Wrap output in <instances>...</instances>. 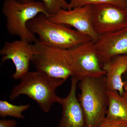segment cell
I'll return each mask as SVG.
<instances>
[{"label":"cell","mask_w":127,"mask_h":127,"mask_svg":"<svg viewBox=\"0 0 127 127\" xmlns=\"http://www.w3.org/2000/svg\"><path fill=\"white\" fill-rule=\"evenodd\" d=\"M20 80L12 91L10 99L14 100L20 95H27L45 112L50 111L54 103H59L61 97L57 95L56 90L66 80L51 77L37 71H29Z\"/></svg>","instance_id":"6da1fadb"},{"label":"cell","mask_w":127,"mask_h":127,"mask_svg":"<svg viewBox=\"0 0 127 127\" xmlns=\"http://www.w3.org/2000/svg\"><path fill=\"white\" fill-rule=\"evenodd\" d=\"M78 100L85 117L86 127H98L106 117L109 104L105 76L86 77L79 81Z\"/></svg>","instance_id":"7a4b0ae2"},{"label":"cell","mask_w":127,"mask_h":127,"mask_svg":"<svg viewBox=\"0 0 127 127\" xmlns=\"http://www.w3.org/2000/svg\"><path fill=\"white\" fill-rule=\"evenodd\" d=\"M27 26L30 31L39 36L41 43L53 47L69 50L92 40L70 27L52 22L42 14L31 20Z\"/></svg>","instance_id":"3957f363"},{"label":"cell","mask_w":127,"mask_h":127,"mask_svg":"<svg viewBox=\"0 0 127 127\" xmlns=\"http://www.w3.org/2000/svg\"><path fill=\"white\" fill-rule=\"evenodd\" d=\"M2 12L6 18V28L9 34L30 43L37 40L27 27L30 21L40 14L49 17L42 1L32 0L21 2L18 0H5Z\"/></svg>","instance_id":"277c9868"},{"label":"cell","mask_w":127,"mask_h":127,"mask_svg":"<svg viewBox=\"0 0 127 127\" xmlns=\"http://www.w3.org/2000/svg\"><path fill=\"white\" fill-rule=\"evenodd\" d=\"M33 47L31 62L36 71L51 77L65 80L73 76L69 50L46 45L38 39Z\"/></svg>","instance_id":"5b68a950"},{"label":"cell","mask_w":127,"mask_h":127,"mask_svg":"<svg viewBox=\"0 0 127 127\" xmlns=\"http://www.w3.org/2000/svg\"><path fill=\"white\" fill-rule=\"evenodd\" d=\"M68 50L73 76L79 81L84 78L105 75L103 63L95 50L93 41L82 43Z\"/></svg>","instance_id":"8992f818"},{"label":"cell","mask_w":127,"mask_h":127,"mask_svg":"<svg viewBox=\"0 0 127 127\" xmlns=\"http://www.w3.org/2000/svg\"><path fill=\"white\" fill-rule=\"evenodd\" d=\"M92 23L99 35L121 31L127 28V10L112 4L93 5Z\"/></svg>","instance_id":"52a82bcc"},{"label":"cell","mask_w":127,"mask_h":127,"mask_svg":"<svg viewBox=\"0 0 127 127\" xmlns=\"http://www.w3.org/2000/svg\"><path fill=\"white\" fill-rule=\"evenodd\" d=\"M93 5L76 7L71 10L61 9L56 14L47 17L53 23L62 24L75 28L86 35L95 42L100 35L95 31L93 25Z\"/></svg>","instance_id":"ba28073f"},{"label":"cell","mask_w":127,"mask_h":127,"mask_svg":"<svg viewBox=\"0 0 127 127\" xmlns=\"http://www.w3.org/2000/svg\"><path fill=\"white\" fill-rule=\"evenodd\" d=\"M33 54V44L21 39L6 42L0 51L1 63L8 60L13 62L15 71L12 77L15 80L20 79L29 71Z\"/></svg>","instance_id":"9c48e42d"},{"label":"cell","mask_w":127,"mask_h":127,"mask_svg":"<svg viewBox=\"0 0 127 127\" xmlns=\"http://www.w3.org/2000/svg\"><path fill=\"white\" fill-rule=\"evenodd\" d=\"M79 80L72 77L71 89L68 95L59 102L62 107V114L58 127H86L85 117L76 95Z\"/></svg>","instance_id":"30bf717a"},{"label":"cell","mask_w":127,"mask_h":127,"mask_svg":"<svg viewBox=\"0 0 127 127\" xmlns=\"http://www.w3.org/2000/svg\"><path fill=\"white\" fill-rule=\"evenodd\" d=\"M94 45L103 64L115 57L127 55V28L100 35Z\"/></svg>","instance_id":"8fae6325"},{"label":"cell","mask_w":127,"mask_h":127,"mask_svg":"<svg viewBox=\"0 0 127 127\" xmlns=\"http://www.w3.org/2000/svg\"><path fill=\"white\" fill-rule=\"evenodd\" d=\"M103 68L106 73L105 82L108 91H118L123 96L125 82L122 76L127 71V55L113 58L104 63Z\"/></svg>","instance_id":"7c38bea8"},{"label":"cell","mask_w":127,"mask_h":127,"mask_svg":"<svg viewBox=\"0 0 127 127\" xmlns=\"http://www.w3.org/2000/svg\"><path fill=\"white\" fill-rule=\"evenodd\" d=\"M108 96L107 117L127 122V98L117 91H108Z\"/></svg>","instance_id":"4fadbf2b"},{"label":"cell","mask_w":127,"mask_h":127,"mask_svg":"<svg viewBox=\"0 0 127 127\" xmlns=\"http://www.w3.org/2000/svg\"><path fill=\"white\" fill-rule=\"evenodd\" d=\"M30 107L29 104L16 105L11 104L6 100H0V116L2 118L10 116L24 119L25 117L22 115V112Z\"/></svg>","instance_id":"5bb4252c"},{"label":"cell","mask_w":127,"mask_h":127,"mask_svg":"<svg viewBox=\"0 0 127 127\" xmlns=\"http://www.w3.org/2000/svg\"><path fill=\"white\" fill-rule=\"evenodd\" d=\"M107 3L117 5L126 8L125 0H70V2L68 3V10L85 6Z\"/></svg>","instance_id":"9a60e30c"},{"label":"cell","mask_w":127,"mask_h":127,"mask_svg":"<svg viewBox=\"0 0 127 127\" xmlns=\"http://www.w3.org/2000/svg\"><path fill=\"white\" fill-rule=\"evenodd\" d=\"M25 2L32 0H18ZM46 8L49 16L56 14L61 9L68 10V3L66 0H41Z\"/></svg>","instance_id":"2e32d148"},{"label":"cell","mask_w":127,"mask_h":127,"mask_svg":"<svg viewBox=\"0 0 127 127\" xmlns=\"http://www.w3.org/2000/svg\"><path fill=\"white\" fill-rule=\"evenodd\" d=\"M98 127H127V122L106 117Z\"/></svg>","instance_id":"e0dca14e"},{"label":"cell","mask_w":127,"mask_h":127,"mask_svg":"<svg viewBox=\"0 0 127 127\" xmlns=\"http://www.w3.org/2000/svg\"><path fill=\"white\" fill-rule=\"evenodd\" d=\"M17 122L12 119H1L0 120V127H15Z\"/></svg>","instance_id":"ac0fdd59"},{"label":"cell","mask_w":127,"mask_h":127,"mask_svg":"<svg viewBox=\"0 0 127 127\" xmlns=\"http://www.w3.org/2000/svg\"><path fill=\"white\" fill-rule=\"evenodd\" d=\"M125 83L124 86V92L123 96L127 98V81L125 82Z\"/></svg>","instance_id":"d6986e66"},{"label":"cell","mask_w":127,"mask_h":127,"mask_svg":"<svg viewBox=\"0 0 127 127\" xmlns=\"http://www.w3.org/2000/svg\"><path fill=\"white\" fill-rule=\"evenodd\" d=\"M125 7L127 10V0H125Z\"/></svg>","instance_id":"ffe728a7"},{"label":"cell","mask_w":127,"mask_h":127,"mask_svg":"<svg viewBox=\"0 0 127 127\" xmlns=\"http://www.w3.org/2000/svg\"></svg>","instance_id":"44dd1931"}]
</instances>
